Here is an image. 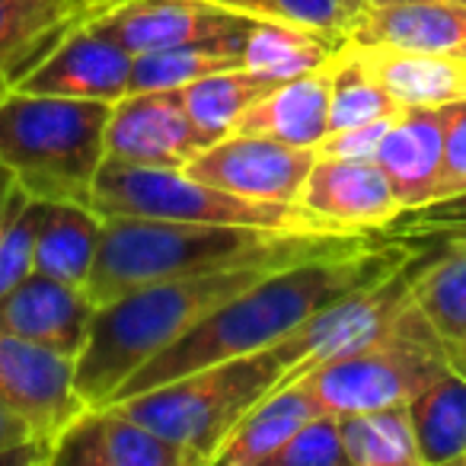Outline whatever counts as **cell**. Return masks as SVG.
<instances>
[{
  "label": "cell",
  "instance_id": "6da1fadb",
  "mask_svg": "<svg viewBox=\"0 0 466 466\" xmlns=\"http://www.w3.org/2000/svg\"><path fill=\"white\" fill-rule=\"evenodd\" d=\"M421 247H428V243L387 237V240L368 243L361 249L319 256V259L279 268L259 285L247 288L227 304H220L195 329H188L169 349L150 358L137 374H131L122 383L112 402L154 390L182 374L208 368V364L272 349L294 329H300L310 317H317L323 307H329L332 300L406 266Z\"/></svg>",
  "mask_w": 466,
  "mask_h": 466
},
{
  "label": "cell",
  "instance_id": "7a4b0ae2",
  "mask_svg": "<svg viewBox=\"0 0 466 466\" xmlns=\"http://www.w3.org/2000/svg\"><path fill=\"white\" fill-rule=\"evenodd\" d=\"M387 240V230H358V233H323L317 240L279 256L247 262V266L220 268V272L192 275L144 285L122 294L112 304L99 307L93 319L90 342L77 358V390L86 406H109L122 383L144 368L154 355L182 339L201 323L208 313L237 298L247 288L259 285L272 272L298 266L319 256L349 253L368 243Z\"/></svg>",
  "mask_w": 466,
  "mask_h": 466
},
{
  "label": "cell",
  "instance_id": "3957f363",
  "mask_svg": "<svg viewBox=\"0 0 466 466\" xmlns=\"http://www.w3.org/2000/svg\"><path fill=\"white\" fill-rule=\"evenodd\" d=\"M323 233H281L237 224H192L160 218H103L99 253L86 294L96 307L144 285L220 272L279 256Z\"/></svg>",
  "mask_w": 466,
  "mask_h": 466
},
{
  "label": "cell",
  "instance_id": "277c9868",
  "mask_svg": "<svg viewBox=\"0 0 466 466\" xmlns=\"http://www.w3.org/2000/svg\"><path fill=\"white\" fill-rule=\"evenodd\" d=\"M112 103L10 90L0 103V163L39 201L90 205L106 163Z\"/></svg>",
  "mask_w": 466,
  "mask_h": 466
},
{
  "label": "cell",
  "instance_id": "5b68a950",
  "mask_svg": "<svg viewBox=\"0 0 466 466\" xmlns=\"http://www.w3.org/2000/svg\"><path fill=\"white\" fill-rule=\"evenodd\" d=\"M285 374L288 368L279 361V355L266 349L208 364L109 406L122 409L160 438L179 444L192 466H211L227 434L240 425L256 402H262L285 380Z\"/></svg>",
  "mask_w": 466,
  "mask_h": 466
},
{
  "label": "cell",
  "instance_id": "8992f818",
  "mask_svg": "<svg viewBox=\"0 0 466 466\" xmlns=\"http://www.w3.org/2000/svg\"><path fill=\"white\" fill-rule=\"evenodd\" d=\"M90 208L99 218H160L192 224H237L281 233H339L319 227L300 205L256 201L198 182L176 167H135L106 160L96 173Z\"/></svg>",
  "mask_w": 466,
  "mask_h": 466
},
{
  "label": "cell",
  "instance_id": "52a82bcc",
  "mask_svg": "<svg viewBox=\"0 0 466 466\" xmlns=\"http://www.w3.org/2000/svg\"><path fill=\"white\" fill-rule=\"evenodd\" d=\"M447 370H453L451 355L412 300L374 342L345 358L319 364L298 380H304L329 412L351 415L387 406H409Z\"/></svg>",
  "mask_w": 466,
  "mask_h": 466
},
{
  "label": "cell",
  "instance_id": "ba28073f",
  "mask_svg": "<svg viewBox=\"0 0 466 466\" xmlns=\"http://www.w3.org/2000/svg\"><path fill=\"white\" fill-rule=\"evenodd\" d=\"M434 247L438 243H428L396 272L332 300L317 317L307 319L300 329H294L288 339L272 345L279 361L288 368L285 380L279 387L294 383L298 377H304L307 370L319 368V364L336 361V358H345L351 351L364 349L380 332H387L396 323V317L415 300V279H419L428 256L434 253Z\"/></svg>",
  "mask_w": 466,
  "mask_h": 466
},
{
  "label": "cell",
  "instance_id": "9c48e42d",
  "mask_svg": "<svg viewBox=\"0 0 466 466\" xmlns=\"http://www.w3.org/2000/svg\"><path fill=\"white\" fill-rule=\"evenodd\" d=\"M0 402L33 425L48 451L86 412L77 390V361L0 329Z\"/></svg>",
  "mask_w": 466,
  "mask_h": 466
},
{
  "label": "cell",
  "instance_id": "30bf717a",
  "mask_svg": "<svg viewBox=\"0 0 466 466\" xmlns=\"http://www.w3.org/2000/svg\"><path fill=\"white\" fill-rule=\"evenodd\" d=\"M135 55L96 33L90 23L77 20L26 67L16 74L14 90L42 96H74L118 103L131 93Z\"/></svg>",
  "mask_w": 466,
  "mask_h": 466
},
{
  "label": "cell",
  "instance_id": "8fae6325",
  "mask_svg": "<svg viewBox=\"0 0 466 466\" xmlns=\"http://www.w3.org/2000/svg\"><path fill=\"white\" fill-rule=\"evenodd\" d=\"M80 20L137 58L243 29L253 16L237 14L218 0H93L80 7Z\"/></svg>",
  "mask_w": 466,
  "mask_h": 466
},
{
  "label": "cell",
  "instance_id": "7c38bea8",
  "mask_svg": "<svg viewBox=\"0 0 466 466\" xmlns=\"http://www.w3.org/2000/svg\"><path fill=\"white\" fill-rule=\"evenodd\" d=\"M317 163L313 147L275 141L262 135H227L188 160L186 173L224 192L256 201H288L298 205L304 182Z\"/></svg>",
  "mask_w": 466,
  "mask_h": 466
},
{
  "label": "cell",
  "instance_id": "4fadbf2b",
  "mask_svg": "<svg viewBox=\"0 0 466 466\" xmlns=\"http://www.w3.org/2000/svg\"><path fill=\"white\" fill-rule=\"evenodd\" d=\"M205 147L182 90H135L112 103L106 160L182 169Z\"/></svg>",
  "mask_w": 466,
  "mask_h": 466
},
{
  "label": "cell",
  "instance_id": "5bb4252c",
  "mask_svg": "<svg viewBox=\"0 0 466 466\" xmlns=\"http://www.w3.org/2000/svg\"><path fill=\"white\" fill-rule=\"evenodd\" d=\"M300 208L326 230H383L402 205L377 160H317L300 192Z\"/></svg>",
  "mask_w": 466,
  "mask_h": 466
},
{
  "label": "cell",
  "instance_id": "9a60e30c",
  "mask_svg": "<svg viewBox=\"0 0 466 466\" xmlns=\"http://www.w3.org/2000/svg\"><path fill=\"white\" fill-rule=\"evenodd\" d=\"M96 310L86 288L33 272L0 300V329L77 361L90 342Z\"/></svg>",
  "mask_w": 466,
  "mask_h": 466
},
{
  "label": "cell",
  "instance_id": "2e32d148",
  "mask_svg": "<svg viewBox=\"0 0 466 466\" xmlns=\"http://www.w3.org/2000/svg\"><path fill=\"white\" fill-rule=\"evenodd\" d=\"M48 466H192V460L122 409L90 406L52 447Z\"/></svg>",
  "mask_w": 466,
  "mask_h": 466
},
{
  "label": "cell",
  "instance_id": "e0dca14e",
  "mask_svg": "<svg viewBox=\"0 0 466 466\" xmlns=\"http://www.w3.org/2000/svg\"><path fill=\"white\" fill-rule=\"evenodd\" d=\"M349 42L466 58V4H453V0H390V4L364 7L351 20Z\"/></svg>",
  "mask_w": 466,
  "mask_h": 466
},
{
  "label": "cell",
  "instance_id": "ac0fdd59",
  "mask_svg": "<svg viewBox=\"0 0 466 466\" xmlns=\"http://www.w3.org/2000/svg\"><path fill=\"white\" fill-rule=\"evenodd\" d=\"M377 163L387 173L402 211L431 205L444 163V106H409L393 118Z\"/></svg>",
  "mask_w": 466,
  "mask_h": 466
},
{
  "label": "cell",
  "instance_id": "d6986e66",
  "mask_svg": "<svg viewBox=\"0 0 466 466\" xmlns=\"http://www.w3.org/2000/svg\"><path fill=\"white\" fill-rule=\"evenodd\" d=\"M329 412L319 402V396L304 380L275 387L262 402H256L240 425L227 434L220 444L214 466H266L272 457L294 438L298 428H304L310 419Z\"/></svg>",
  "mask_w": 466,
  "mask_h": 466
},
{
  "label": "cell",
  "instance_id": "ffe728a7",
  "mask_svg": "<svg viewBox=\"0 0 466 466\" xmlns=\"http://www.w3.org/2000/svg\"><path fill=\"white\" fill-rule=\"evenodd\" d=\"M332 61L319 71L281 80L237 125V135H262L294 147H317L329 135Z\"/></svg>",
  "mask_w": 466,
  "mask_h": 466
},
{
  "label": "cell",
  "instance_id": "44dd1931",
  "mask_svg": "<svg viewBox=\"0 0 466 466\" xmlns=\"http://www.w3.org/2000/svg\"><path fill=\"white\" fill-rule=\"evenodd\" d=\"M355 46V42H351ZM380 86L402 106H447L466 99V58L393 46H355Z\"/></svg>",
  "mask_w": 466,
  "mask_h": 466
},
{
  "label": "cell",
  "instance_id": "7402d4cb",
  "mask_svg": "<svg viewBox=\"0 0 466 466\" xmlns=\"http://www.w3.org/2000/svg\"><path fill=\"white\" fill-rule=\"evenodd\" d=\"M412 294L444 342L451 368L466 377V240L438 243L421 266Z\"/></svg>",
  "mask_w": 466,
  "mask_h": 466
},
{
  "label": "cell",
  "instance_id": "603a6c76",
  "mask_svg": "<svg viewBox=\"0 0 466 466\" xmlns=\"http://www.w3.org/2000/svg\"><path fill=\"white\" fill-rule=\"evenodd\" d=\"M103 218L77 201H46L35 240V272L86 288L99 253Z\"/></svg>",
  "mask_w": 466,
  "mask_h": 466
},
{
  "label": "cell",
  "instance_id": "cb8c5ba5",
  "mask_svg": "<svg viewBox=\"0 0 466 466\" xmlns=\"http://www.w3.org/2000/svg\"><path fill=\"white\" fill-rule=\"evenodd\" d=\"M349 39L298 23L256 20L243 46V67L272 80H291L326 67Z\"/></svg>",
  "mask_w": 466,
  "mask_h": 466
},
{
  "label": "cell",
  "instance_id": "d4e9b609",
  "mask_svg": "<svg viewBox=\"0 0 466 466\" xmlns=\"http://www.w3.org/2000/svg\"><path fill=\"white\" fill-rule=\"evenodd\" d=\"M253 23H249V26H253ZM249 26L186 42V46L167 48V52L137 55L135 74H131V93L135 90H182V86L211 77V74L243 67V46H247Z\"/></svg>",
  "mask_w": 466,
  "mask_h": 466
},
{
  "label": "cell",
  "instance_id": "484cf974",
  "mask_svg": "<svg viewBox=\"0 0 466 466\" xmlns=\"http://www.w3.org/2000/svg\"><path fill=\"white\" fill-rule=\"evenodd\" d=\"M279 84L281 80H272L259 71H249V67H233V71L211 74V77L182 86V99H186V109L198 135L211 147L214 141L233 135L240 118L256 103H262Z\"/></svg>",
  "mask_w": 466,
  "mask_h": 466
},
{
  "label": "cell",
  "instance_id": "4316f807",
  "mask_svg": "<svg viewBox=\"0 0 466 466\" xmlns=\"http://www.w3.org/2000/svg\"><path fill=\"white\" fill-rule=\"evenodd\" d=\"M421 466L463 463L466 457V377L447 370L409 402Z\"/></svg>",
  "mask_w": 466,
  "mask_h": 466
},
{
  "label": "cell",
  "instance_id": "83f0119b",
  "mask_svg": "<svg viewBox=\"0 0 466 466\" xmlns=\"http://www.w3.org/2000/svg\"><path fill=\"white\" fill-rule=\"evenodd\" d=\"M74 0H0V67L16 80L74 20Z\"/></svg>",
  "mask_w": 466,
  "mask_h": 466
},
{
  "label": "cell",
  "instance_id": "f1b7e54d",
  "mask_svg": "<svg viewBox=\"0 0 466 466\" xmlns=\"http://www.w3.org/2000/svg\"><path fill=\"white\" fill-rule=\"evenodd\" d=\"M349 466H421L409 406L339 415Z\"/></svg>",
  "mask_w": 466,
  "mask_h": 466
},
{
  "label": "cell",
  "instance_id": "f546056e",
  "mask_svg": "<svg viewBox=\"0 0 466 466\" xmlns=\"http://www.w3.org/2000/svg\"><path fill=\"white\" fill-rule=\"evenodd\" d=\"M402 106L380 86L361 61L358 48L345 42L332 58V103H329V131H342L351 125L374 122V118L396 116Z\"/></svg>",
  "mask_w": 466,
  "mask_h": 466
},
{
  "label": "cell",
  "instance_id": "4dcf8cb0",
  "mask_svg": "<svg viewBox=\"0 0 466 466\" xmlns=\"http://www.w3.org/2000/svg\"><path fill=\"white\" fill-rule=\"evenodd\" d=\"M42 214H46V201L33 198L16 182L7 220L0 227V300L35 272V240H39Z\"/></svg>",
  "mask_w": 466,
  "mask_h": 466
},
{
  "label": "cell",
  "instance_id": "1f68e13d",
  "mask_svg": "<svg viewBox=\"0 0 466 466\" xmlns=\"http://www.w3.org/2000/svg\"><path fill=\"white\" fill-rule=\"evenodd\" d=\"M218 4L253 16V20L298 23V26L323 29V33L349 39L351 10L345 0H218Z\"/></svg>",
  "mask_w": 466,
  "mask_h": 466
},
{
  "label": "cell",
  "instance_id": "d6a6232c",
  "mask_svg": "<svg viewBox=\"0 0 466 466\" xmlns=\"http://www.w3.org/2000/svg\"><path fill=\"white\" fill-rule=\"evenodd\" d=\"M393 240L412 243H453L466 240V192L453 198H441L431 205L402 211L390 227H383Z\"/></svg>",
  "mask_w": 466,
  "mask_h": 466
},
{
  "label": "cell",
  "instance_id": "836d02e7",
  "mask_svg": "<svg viewBox=\"0 0 466 466\" xmlns=\"http://www.w3.org/2000/svg\"><path fill=\"white\" fill-rule=\"evenodd\" d=\"M272 466H349L339 415L323 412L298 428L294 438L272 457Z\"/></svg>",
  "mask_w": 466,
  "mask_h": 466
},
{
  "label": "cell",
  "instance_id": "e575fe53",
  "mask_svg": "<svg viewBox=\"0 0 466 466\" xmlns=\"http://www.w3.org/2000/svg\"><path fill=\"white\" fill-rule=\"evenodd\" d=\"M396 116H400V112H396ZM396 116L374 118V122H364V125H351V128H342V131H329V135L313 147L317 150V160H355V163L377 160V150H380L383 137H387Z\"/></svg>",
  "mask_w": 466,
  "mask_h": 466
},
{
  "label": "cell",
  "instance_id": "d590c367",
  "mask_svg": "<svg viewBox=\"0 0 466 466\" xmlns=\"http://www.w3.org/2000/svg\"><path fill=\"white\" fill-rule=\"evenodd\" d=\"M466 192V99L444 106V163L434 201Z\"/></svg>",
  "mask_w": 466,
  "mask_h": 466
},
{
  "label": "cell",
  "instance_id": "8d00e7d4",
  "mask_svg": "<svg viewBox=\"0 0 466 466\" xmlns=\"http://www.w3.org/2000/svg\"><path fill=\"white\" fill-rule=\"evenodd\" d=\"M33 441H35L33 425H29L23 415H16L14 409H7L4 402H0V457L16 451V447H23V444H33ZM35 444H39V441H35Z\"/></svg>",
  "mask_w": 466,
  "mask_h": 466
},
{
  "label": "cell",
  "instance_id": "74e56055",
  "mask_svg": "<svg viewBox=\"0 0 466 466\" xmlns=\"http://www.w3.org/2000/svg\"><path fill=\"white\" fill-rule=\"evenodd\" d=\"M14 192H16V179L4 163H0V227L7 220V211H10V201H14Z\"/></svg>",
  "mask_w": 466,
  "mask_h": 466
},
{
  "label": "cell",
  "instance_id": "f35d334b",
  "mask_svg": "<svg viewBox=\"0 0 466 466\" xmlns=\"http://www.w3.org/2000/svg\"><path fill=\"white\" fill-rule=\"evenodd\" d=\"M345 4H349V10H351V20H355L364 7H377V4H390V0H345Z\"/></svg>",
  "mask_w": 466,
  "mask_h": 466
},
{
  "label": "cell",
  "instance_id": "ab89813d",
  "mask_svg": "<svg viewBox=\"0 0 466 466\" xmlns=\"http://www.w3.org/2000/svg\"><path fill=\"white\" fill-rule=\"evenodd\" d=\"M10 90H14V77H10V71H4V67H0V103L7 99Z\"/></svg>",
  "mask_w": 466,
  "mask_h": 466
},
{
  "label": "cell",
  "instance_id": "60d3db41",
  "mask_svg": "<svg viewBox=\"0 0 466 466\" xmlns=\"http://www.w3.org/2000/svg\"><path fill=\"white\" fill-rule=\"evenodd\" d=\"M74 4H77V7H86V4H93V0H74Z\"/></svg>",
  "mask_w": 466,
  "mask_h": 466
},
{
  "label": "cell",
  "instance_id": "b9f144b4",
  "mask_svg": "<svg viewBox=\"0 0 466 466\" xmlns=\"http://www.w3.org/2000/svg\"><path fill=\"white\" fill-rule=\"evenodd\" d=\"M453 4H466V0H453Z\"/></svg>",
  "mask_w": 466,
  "mask_h": 466
},
{
  "label": "cell",
  "instance_id": "7bdbcfd3",
  "mask_svg": "<svg viewBox=\"0 0 466 466\" xmlns=\"http://www.w3.org/2000/svg\"><path fill=\"white\" fill-rule=\"evenodd\" d=\"M463 463H466V457H463Z\"/></svg>",
  "mask_w": 466,
  "mask_h": 466
}]
</instances>
